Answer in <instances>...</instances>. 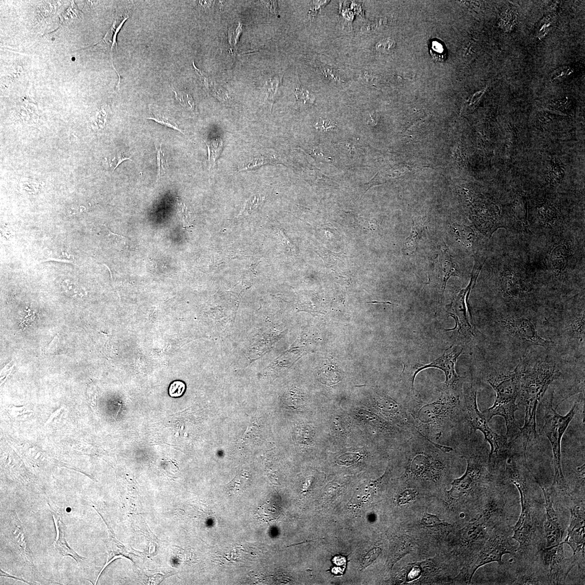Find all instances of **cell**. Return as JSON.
<instances>
[{
    "mask_svg": "<svg viewBox=\"0 0 585 585\" xmlns=\"http://www.w3.org/2000/svg\"><path fill=\"white\" fill-rule=\"evenodd\" d=\"M525 368L520 380L518 399L525 408L524 423L520 428L523 453L529 442L536 439V414L538 405L547 390L562 374L561 368L569 362L552 346L534 347L524 356Z\"/></svg>",
    "mask_w": 585,
    "mask_h": 585,
    "instance_id": "1",
    "label": "cell"
},
{
    "mask_svg": "<svg viewBox=\"0 0 585 585\" xmlns=\"http://www.w3.org/2000/svg\"><path fill=\"white\" fill-rule=\"evenodd\" d=\"M400 448L405 480L442 484L453 461L452 448L433 442L416 429Z\"/></svg>",
    "mask_w": 585,
    "mask_h": 585,
    "instance_id": "2",
    "label": "cell"
},
{
    "mask_svg": "<svg viewBox=\"0 0 585 585\" xmlns=\"http://www.w3.org/2000/svg\"><path fill=\"white\" fill-rule=\"evenodd\" d=\"M529 469L517 458L509 457L505 463V472L509 481L517 488L520 494L521 512L518 522L513 528L512 538L519 547L515 555L532 556L541 549L542 536L541 519L537 506L531 496L527 477Z\"/></svg>",
    "mask_w": 585,
    "mask_h": 585,
    "instance_id": "3",
    "label": "cell"
},
{
    "mask_svg": "<svg viewBox=\"0 0 585 585\" xmlns=\"http://www.w3.org/2000/svg\"><path fill=\"white\" fill-rule=\"evenodd\" d=\"M542 316L526 311L500 312L494 317L497 340L510 357L520 359L536 347L548 349L552 342L541 336L537 329Z\"/></svg>",
    "mask_w": 585,
    "mask_h": 585,
    "instance_id": "4",
    "label": "cell"
},
{
    "mask_svg": "<svg viewBox=\"0 0 585 585\" xmlns=\"http://www.w3.org/2000/svg\"><path fill=\"white\" fill-rule=\"evenodd\" d=\"M462 385L457 388L444 387L434 401H419L413 406L410 413L416 429L433 442L452 430L462 421Z\"/></svg>",
    "mask_w": 585,
    "mask_h": 585,
    "instance_id": "5",
    "label": "cell"
},
{
    "mask_svg": "<svg viewBox=\"0 0 585 585\" xmlns=\"http://www.w3.org/2000/svg\"><path fill=\"white\" fill-rule=\"evenodd\" d=\"M541 325L551 337L552 347L566 360L585 364V308L542 316Z\"/></svg>",
    "mask_w": 585,
    "mask_h": 585,
    "instance_id": "6",
    "label": "cell"
},
{
    "mask_svg": "<svg viewBox=\"0 0 585 585\" xmlns=\"http://www.w3.org/2000/svg\"><path fill=\"white\" fill-rule=\"evenodd\" d=\"M458 450L466 459L467 470L461 477L453 481L447 494L453 499L466 500L488 488L492 482L489 472L491 466L485 445L479 442L477 434L470 433Z\"/></svg>",
    "mask_w": 585,
    "mask_h": 585,
    "instance_id": "7",
    "label": "cell"
},
{
    "mask_svg": "<svg viewBox=\"0 0 585 585\" xmlns=\"http://www.w3.org/2000/svg\"><path fill=\"white\" fill-rule=\"evenodd\" d=\"M524 368L525 361L522 357L513 371L490 374L487 377V383L496 393V399L493 406L482 413L488 422L495 416L503 417L507 427V435L510 438L514 437L520 429L515 414L518 410L517 401Z\"/></svg>",
    "mask_w": 585,
    "mask_h": 585,
    "instance_id": "8",
    "label": "cell"
},
{
    "mask_svg": "<svg viewBox=\"0 0 585 585\" xmlns=\"http://www.w3.org/2000/svg\"><path fill=\"white\" fill-rule=\"evenodd\" d=\"M554 390L552 389L545 403V424L544 431L552 445L553 454L554 468V485L560 493L569 496L570 492L564 475L561 465V442L568 426L579 410L578 403H575L567 415L562 416L554 406Z\"/></svg>",
    "mask_w": 585,
    "mask_h": 585,
    "instance_id": "9",
    "label": "cell"
},
{
    "mask_svg": "<svg viewBox=\"0 0 585 585\" xmlns=\"http://www.w3.org/2000/svg\"><path fill=\"white\" fill-rule=\"evenodd\" d=\"M511 531L505 519L500 521L493 529L491 535L477 555L475 561H472L463 570V577L467 583L470 584L476 570L486 564L497 562L503 564V556L517 554L518 549L510 542Z\"/></svg>",
    "mask_w": 585,
    "mask_h": 585,
    "instance_id": "10",
    "label": "cell"
},
{
    "mask_svg": "<svg viewBox=\"0 0 585 585\" xmlns=\"http://www.w3.org/2000/svg\"><path fill=\"white\" fill-rule=\"evenodd\" d=\"M461 410L462 421L466 422L470 426V433L477 434V430L481 431L485 436L486 442L490 444L491 450L488 458L490 463L493 455L499 454L500 450L507 444L508 439L490 428L489 422L478 408L477 392L472 384H467L464 387L462 385Z\"/></svg>",
    "mask_w": 585,
    "mask_h": 585,
    "instance_id": "11",
    "label": "cell"
},
{
    "mask_svg": "<svg viewBox=\"0 0 585 585\" xmlns=\"http://www.w3.org/2000/svg\"><path fill=\"white\" fill-rule=\"evenodd\" d=\"M485 260L476 262L471 275L470 284L459 292L452 303L447 306V312L456 320V326L453 329L457 332L462 341L466 345L474 342L479 337V331L473 322L471 314L468 312V300L470 292L475 285L478 276L484 265Z\"/></svg>",
    "mask_w": 585,
    "mask_h": 585,
    "instance_id": "12",
    "label": "cell"
},
{
    "mask_svg": "<svg viewBox=\"0 0 585 585\" xmlns=\"http://www.w3.org/2000/svg\"><path fill=\"white\" fill-rule=\"evenodd\" d=\"M463 350L461 346H451L444 351L443 356L430 364L407 366V368H404L403 379L406 384L407 391L415 392L414 380L416 376L420 371L430 368H438L444 371L446 377L444 387L457 388L461 387L464 378L457 375L455 370V364L459 356L462 354Z\"/></svg>",
    "mask_w": 585,
    "mask_h": 585,
    "instance_id": "13",
    "label": "cell"
},
{
    "mask_svg": "<svg viewBox=\"0 0 585 585\" xmlns=\"http://www.w3.org/2000/svg\"><path fill=\"white\" fill-rule=\"evenodd\" d=\"M569 510L570 513L568 535L564 544H568L573 551V560L584 575L585 565V494H571Z\"/></svg>",
    "mask_w": 585,
    "mask_h": 585,
    "instance_id": "14",
    "label": "cell"
},
{
    "mask_svg": "<svg viewBox=\"0 0 585 585\" xmlns=\"http://www.w3.org/2000/svg\"><path fill=\"white\" fill-rule=\"evenodd\" d=\"M564 542L545 547L540 551V558L545 569L549 585L565 584L570 570L575 566L572 557L566 558Z\"/></svg>",
    "mask_w": 585,
    "mask_h": 585,
    "instance_id": "15",
    "label": "cell"
},
{
    "mask_svg": "<svg viewBox=\"0 0 585 585\" xmlns=\"http://www.w3.org/2000/svg\"><path fill=\"white\" fill-rule=\"evenodd\" d=\"M517 566L516 577L514 585H549L545 569L540 558V552L535 556L518 557L515 556Z\"/></svg>",
    "mask_w": 585,
    "mask_h": 585,
    "instance_id": "16",
    "label": "cell"
},
{
    "mask_svg": "<svg viewBox=\"0 0 585 585\" xmlns=\"http://www.w3.org/2000/svg\"><path fill=\"white\" fill-rule=\"evenodd\" d=\"M541 487L545 498V507L546 520L544 524V538L546 539V547H550L560 544L562 542L564 534L563 526L560 521L558 514L554 508L553 503L555 490L553 488L546 489L539 484Z\"/></svg>",
    "mask_w": 585,
    "mask_h": 585,
    "instance_id": "17",
    "label": "cell"
},
{
    "mask_svg": "<svg viewBox=\"0 0 585 585\" xmlns=\"http://www.w3.org/2000/svg\"><path fill=\"white\" fill-rule=\"evenodd\" d=\"M500 290L504 298L510 300L519 299L527 295L529 287L517 275L505 274L500 281Z\"/></svg>",
    "mask_w": 585,
    "mask_h": 585,
    "instance_id": "18",
    "label": "cell"
},
{
    "mask_svg": "<svg viewBox=\"0 0 585 585\" xmlns=\"http://www.w3.org/2000/svg\"><path fill=\"white\" fill-rule=\"evenodd\" d=\"M49 506L57 532L56 540L54 543L55 549L59 552L60 555L63 556H70L78 563H80L84 558L79 555L75 551H74L68 546L66 536H65V527L61 515H60L55 511L49 504Z\"/></svg>",
    "mask_w": 585,
    "mask_h": 585,
    "instance_id": "19",
    "label": "cell"
},
{
    "mask_svg": "<svg viewBox=\"0 0 585 585\" xmlns=\"http://www.w3.org/2000/svg\"><path fill=\"white\" fill-rule=\"evenodd\" d=\"M439 275L440 279L441 290L443 294L449 278L458 276L457 264L445 246H443L439 252Z\"/></svg>",
    "mask_w": 585,
    "mask_h": 585,
    "instance_id": "20",
    "label": "cell"
},
{
    "mask_svg": "<svg viewBox=\"0 0 585 585\" xmlns=\"http://www.w3.org/2000/svg\"><path fill=\"white\" fill-rule=\"evenodd\" d=\"M428 222L426 217L413 218L410 234L404 244V250L407 254H413L416 251Z\"/></svg>",
    "mask_w": 585,
    "mask_h": 585,
    "instance_id": "21",
    "label": "cell"
},
{
    "mask_svg": "<svg viewBox=\"0 0 585 585\" xmlns=\"http://www.w3.org/2000/svg\"><path fill=\"white\" fill-rule=\"evenodd\" d=\"M129 17V16L127 13H125L124 15H116L115 19L112 26H111L108 32H106L103 39L99 43H97L94 45L103 46V47H105L106 49H108L109 50L112 60L113 49H117V38L118 32L121 30L124 23L128 19Z\"/></svg>",
    "mask_w": 585,
    "mask_h": 585,
    "instance_id": "22",
    "label": "cell"
},
{
    "mask_svg": "<svg viewBox=\"0 0 585 585\" xmlns=\"http://www.w3.org/2000/svg\"><path fill=\"white\" fill-rule=\"evenodd\" d=\"M18 117L21 121L28 125L35 124L38 122L39 115L37 106L32 102L26 99L18 106Z\"/></svg>",
    "mask_w": 585,
    "mask_h": 585,
    "instance_id": "23",
    "label": "cell"
},
{
    "mask_svg": "<svg viewBox=\"0 0 585 585\" xmlns=\"http://www.w3.org/2000/svg\"><path fill=\"white\" fill-rule=\"evenodd\" d=\"M569 255V250L565 245H559L553 250L551 260L556 273L561 274L565 271Z\"/></svg>",
    "mask_w": 585,
    "mask_h": 585,
    "instance_id": "24",
    "label": "cell"
},
{
    "mask_svg": "<svg viewBox=\"0 0 585 585\" xmlns=\"http://www.w3.org/2000/svg\"><path fill=\"white\" fill-rule=\"evenodd\" d=\"M208 148V159L211 167L214 165L216 160L221 154L224 142L219 137H212L205 140Z\"/></svg>",
    "mask_w": 585,
    "mask_h": 585,
    "instance_id": "25",
    "label": "cell"
},
{
    "mask_svg": "<svg viewBox=\"0 0 585 585\" xmlns=\"http://www.w3.org/2000/svg\"><path fill=\"white\" fill-rule=\"evenodd\" d=\"M81 12L79 10L75 2L72 1L70 6L60 16V24L58 29L65 25L71 24L81 18Z\"/></svg>",
    "mask_w": 585,
    "mask_h": 585,
    "instance_id": "26",
    "label": "cell"
},
{
    "mask_svg": "<svg viewBox=\"0 0 585 585\" xmlns=\"http://www.w3.org/2000/svg\"><path fill=\"white\" fill-rule=\"evenodd\" d=\"M452 230L456 237L464 244L470 245L474 238V233L470 227L458 224H454L452 226Z\"/></svg>",
    "mask_w": 585,
    "mask_h": 585,
    "instance_id": "27",
    "label": "cell"
},
{
    "mask_svg": "<svg viewBox=\"0 0 585 585\" xmlns=\"http://www.w3.org/2000/svg\"><path fill=\"white\" fill-rule=\"evenodd\" d=\"M421 524L422 526L428 528H439V527H448L451 526L447 522L442 521L436 515L431 514L425 512L422 517Z\"/></svg>",
    "mask_w": 585,
    "mask_h": 585,
    "instance_id": "28",
    "label": "cell"
},
{
    "mask_svg": "<svg viewBox=\"0 0 585 585\" xmlns=\"http://www.w3.org/2000/svg\"><path fill=\"white\" fill-rule=\"evenodd\" d=\"M277 158L274 155H262L255 157L253 160L249 162V164L244 167L240 171L248 170L254 168H259V167L267 164H273L277 161Z\"/></svg>",
    "mask_w": 585,
    "mask_h": 585,
    "instance_id": "29",
    "label": "cell"
},
{
    "mask_svg": "<svg viewBox=\"0 0 585 585\" xmlns=\"http://www.w3.org/2000/svg\"><path fill=\"white\" fill-rule=\"evenodd\" d=\"M276 512V509L274 507V505L271 504L268 502L266 504L260 506L257 510V517L261 521L264 522H269L276 519V517L275 516Z\"/></svg>",
    "mask_w": 585,
    "mask_h": 585,
    "instance_id": "30",
    "label": "cell"
},
{
    "mask_svg": "<svg viewBox=\"0 0 585 585\" xmlns=\"http://www.w3.org/2000/svg\"><path fill=\"white\" fill-rule=\"evenodd\" d=\"M40 184L38 181L27 178H22L20 180L19 187L22 193L34 195L38 193Z\"/></svg>",
    "mask_w": 585,
    "mask_h": 585,
    "instance_id": "31",
    "label": "cell"
},
{
    "mask_svg": "<svg viewBox=\"0 0 585 585\" xmlns=\"http://www.w3.org/2000/svg\"><path fill=\"white\" fill-rule=\"evenodd\" d=\"M176 98L181 105L188 110L193 111L195 110V104L193 97L187 91H175Z\"/></svg>",
    "mask_w": 585,
    "mask_h": 585,
    "instance_id": "32",
    "label": "cell"
},
{
    "mask_svg": "<svg viewBox=\"0 0 585 585\" xmlns=\"http://www.w3.org/2000/svg\"><path fill=\"white\" fill-rule=\"evenodd\" d=\"M63 290L68 295L73 298H81L85 295V292L79 288L77 285L71 281L66 280L62 282Z\"/></svg>",
    "mask_w": 585,
    "mask_h": 585,
    "instance_id": "33",
    "label": "cell"
},
{
    "mask_svg": "<svg viewBox=\"0 0 585 585\" xmlns=\"http://www.w3.org/2000/svg\"><path fill=\"white\" fill-rule=\"evenodd\" d=\"M419 492L413 488H407L403 490L397 496L398 502L400 504H405L414 501L417 498Z\"/></svg>",
    "mask_w": 585,
    "mask_h": 585,
    "instance_id": "34",
    "label": "cell"
},
{
    "mask_svg": "<svg viewBox=\"0 0 585 585\" xmlns=\"http://www.w3.org/2000/svg\"><path fill=\"white\" fill-rule=\"evenodd\" d=\"M430 53L432 57L438 62H443L446 58V52L444 46L438 41H432Z\"/></svg>",
    "mask_w": 585,
    "mask_h": 585,
    "instance_id": "35",
    "label": "cell"
},
{
    "mask_svg": "<svg viewBox=\"0 0 585 585\" xmlns=\"http://www.w3.org/2000/svg\"><path fill=\"white\" fill-rule=\"evenodd\" d=\"M363 456L359 453H346L337 459V463L342 466H351L357 463Z\"/></svg>",
    "mask_w": 585,
    "mask_h": 585,
    "instance_id": "36",
    "label": "cell"
},
{
    "mask_svg": "<svg viewBox=\"0 0 585 585\" xmlns=\"http://www.w3.org/2000/svg\"><path fill=\"white\" fill-rule=\"evenodd\" d=\"M147 119L154 120V121L158 123L164 125V126L166 127L177 130V131L180 132V133L185 134L183 131V130L178 126L177 124H176L173 121H172V120L169 119L168 118L164 117V115L162 116L161 114H152L150 117L147 118Z\"/></svg>",
    "mask_w": 585,
    "mask_h": 585,
    "instance_id": "37",
    "label": "cell"
},
{
    "mask_svg": "<svg viewBox=\"0 0 585 585\" xmlns=\"http://www.w3.org/2000/svg\"><path fill=\"white\" fill-rule=\"evenodd\" d=\"M157 164H158V177L161 178L164 176L168 170V162L164 154L163 151L162 150V147L160 146V149L157 150Z\"/></svg>",
    "mask_w": 585,
    "mask_h": 585,
    "instance_id": "38",
    "label": "cell"
},
{
    "mask_svg": "<svg viewBox=\"0 0 585 585\" xmlns=\"http://www.w3.org/2000/svg\"><path fill=\"white\" fill-rule=\"evenodd\" d=\"M261 202L262 198L260 195H254L246 203L244 210L242 212V215H247L249 214V213H251L255 209L258 207Z\"/></svg>",
    "mask_w": 585,
    "mask_h": 585,
    "instance_id": "39",
    "label": "cell"
},
{
    "mask_svg": "<svg viewBox=\"0 0 585 585\" xmlns=\"http://www.w3.org/2000/svg\"><path fill=\"white\" fill-rule=\"evenodd\" d=\"M406 575L407 582H411L419 578L422 573V569L419 563L407 566Z\"/></svg>",
    "mask_w": 585,
    "mask_h": 585,
    "instance_id": "40",
    "label": "cell"
},
{
    "mask_svg": "<svg viewBox=\"0 0 585 585\" xmlns=\"http://www.w3.org/2000/svg\"><path fill=\"white\" fill-rule=\"evenodd\" d=\"M381 552L382 550L379 548H374V549L371 550L368 552L364 557L363 561H362V569H365L371 564H372L378 558L380 554L381 553Z\"/></svg>",
    "mask_w": 585,
    "mask_h": 585,
    "instance_id": "41",
    "label": "cell"
},
{
    "mask_svg": "<svg viewBox=\"0 0 585 585\" xmlns=\"http://www.w3.org/2000/svg\"><path fill=\"white\" fill-rule=\"evenodd\" d=\"M185 385L180 381H175L170 385L169 392L172 397L182 396L185 392Z\"/></svg>",
    "mask_w": 585,
    "mask_h": 585,
    "instance_id": "42",
    "label": "cell"
},
{
    "mask_svg": "<svg viewBox=\"0 0 585 585\" xmlns=\"http://www.w3.org/2000/svg\"><path fill=\"white\" fill-rule=\"evenodd\" d=\"M107 118V112L104 108L100 110L96 114L95 120L92 122L93 128L101 130L105 127Z\"/></svg>",
    "mask_w": 585,
    "mask_h": 585,
    "instance_id": "43",
    "label": "cell"
},
{
    "mask_svg": "<svg viewBox=\"0 0 585 585\" xmlns=\"http://www.w3.org/2000/svg\"><path fill=\"white\" fill-rule=\"evenodd\" d=\"M336 123L329 119H320L315 124V127L319 131H327L329 129L336 127Z\"/></svg>",
    "mask_w": 585,
    "mask_h": 585,
    "instance_id": "44",
    "label": "cell"
},
{
    "mask_svg": "<svg viewBox=\"0 0 585 585\" xmlns=\"http://www.w3.org/2000/svg\"><path fill=\"white\" fill-rule=\"evenodd\" d=\"M193 66H194L195 70H196V72L199 74V76H200V77L201 78V80L203 82L204 86H205L206 89L209 91H212V87L213 85H212V82L210 80V78L208 77V76L207 75V74L201 71L200 69H199L198 68H197L196 67V65H195L194 62H193Z\"/></svg>",
    "mask_w": 585,
    "mask_h": 585,
    "instance_id": "45",
    "label": "cell"
},
{
    "mask_svg": "<svg viewBox=\"0 0 585 585\" xmlns=\"http://www.w3.org/2000/svg\"><path fill=\"white\" fill-rule=\"evenodd\" d=\"M295 95L297 99L299 100H303L304 103L311 98V95L309 92L302 86L297 88Z\"/></svg>",
    "mask_w": 585,
    "mask_h": 585,
    "instance_id": "46",
    "label": "cell"
},
{
    "mask_svg": "<svg viewBox=\"0 0 585 585\" xmlns=\"http://www.w3.org/2000/svg\"><path fill=\"white\" fill-rule=\"evenodd\" d=\"M395 46V43L392 39H386L380 42L376 46L378 49L382 51H388L393 49Z\"/></svg>",
    "mask_w": 585,
    "mask_h": 585,
    "instance_id": "47",
    "label": "cell"
},
{
    "mask_svg": "<svg viewBox=\"0 0 585 585\" xmlns=\"http://www.w3.org/2000/svg\"><path fill=\"white\" fill-rule=\"evenodd\" d=\"M329 1H313L312 7L310 9L309 13V16L311 17H313L317 15V13L322 8L323 6L326 5Z\"/></svg>",
    "mask_w": 585,
    "mask_h": 585,
    "instance_id": "48",
    "label": "cell"
},
{
    "mask_svg": "<svg viewBox=\"0 0 585 585\" xmlns=\"http://www.w3.org/2000/svg\"><path fill=\"white\" fill-rule=\"evenodd\" d=\"M128 160H130V158L129 157L127 156L125 154H124V153H123V154H117V156L114 157V159L112 161H111V162H114L116 161L115 165L114 170L117 169V167L120 164H121L123 162H124V161Z\"/></svg>",
    "mask_w": 585,
    "mask_h": 585,
    "instance_id": "49",
    "label": "cell"
},
{
    "mask_svg": "<svg viewBox=\"0 0 585 585\" xmlns=\"http://www.w3.org/2000/svg\"><path fill=\"white\" fill-rule=\"evenodd\" d=\"M261 2H262L263 3L265 4V6L268 8V9H269V11H270L272 14H273V15H275L276 16L277 15V6L276 1H261Z\"/></svg>",
    "mask_w": 585,
    "mask_h": 585,
    "instance_id": "50",
    "label": "cell"
},
{
    "mask_svg": "<svg viewBox=\"0 0 585 585\" xmlns=\"http://www.w3.org/2000/svg\"><path fill=\"white\" fill-rule=\"evenodd\" d=\"M333 563L337 566H345L346 564V559L345 557L340 555L334 557L332 560Z\"/></svg>",
    "mask_w": 585,
    "mask_h": 585,
    "instance_id": "51",
    "label": "cell"
},
{
    "mask_svg": "<svg viewBox=\"0 0 585 585\" xmlns=\"http://www.w3.org/2000/svg\"><path fill=\"white\" fill-rule=\"evenodd\" d=\"M179 206V211L181 213V215L182 216L183 220L185 223V224H186L187 222V219L189 218L188 213L187 212L186 207H185L183 204L182 205V204H180Z\"/></svg>",
    "mask_w": 585,
    "mask_h": 585,
    "instance_id": "52",
    "label": "cell"
},
{
    "mask_svg": "<svg viewBox=\"0 0 585 585\" xmlns=\"http://www.w3.org/2000/svg\"><path fill=\"white\" fill-rule=\"evenodd\" d=\"M58 341V339L57 336H56L52 341L49 343L46 352L52 353L54 351V348L57 346Z\"/></svg>",
    "mask_w": 585,
    "mask_h": 585,
    "instance_id": "53",
    "label": "cell"
},
{
    "mask_svg": "<svg viewBox=\"0 0 585 585\" xmlns=\"http://www.w3.org/2000/svg\"><path fill=\"white\" fill-rule=\"evenodd\" d=\"M367 121H368V124L372 125V126H374V125L377 124V116H376L375 113L370 114Z\"/></svg>",
    "mask_w": 585,
    "mask_h": 585,
    "instance_id": "54",
    "label": "cell"
},
{
    "mask_svg": "<svg viewBox=\"0 0 585 585\" xmlns=\"http://www.w3.org/2000/svg\"><path fill=\"white\" fill-rule=\"evenodd\" d=\"M198 2L199 4H201V6H203V7H204L205 8H208L211 7V6L212 4V1H198Z\"/></svg>",
    "mask_w": 585,
    "mask_h": 585,
    "instance_id": "55",
    "label": "cell"
},
{
    "mask_svg": "<svg viewBox=\"0 0 585 585\" xmlns=\"http://www.w3.org/2000/svg\"><path fill=\"white\" fill-rule=\"evenodd\" d=\"M365 303H368V304H388L390 305H395L391 303H389V302H388V303H381V302H378V301H371V302H365Z\"/></svg>",
    "mask_w": 585,
    "mask_h": 585,
    "instance_id": "56",
    "label": "cell"
}]
</instances>
